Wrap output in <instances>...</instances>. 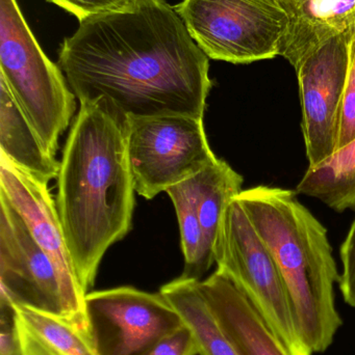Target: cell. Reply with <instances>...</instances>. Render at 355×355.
Listing matches in <instances>:
<instances>
[{"label":"cell","mask_w":355,"mask_h":355,"mask_svg":"<svg viewBox=\"0 0 355 355\" xmlns=\"http://www.w3.org/2000/svg\"><path fill=\"white\" fill-rule=\"evenodd\" d=\"M0 155L17 168L48 184L58 178L60 162L48 153L0 80Z\"/></svg>","instance_id":"9a60e30c"},{"label":"cell","mask_w":355,"mask_h":355,"mask_svg":"<svg viewBox=\"0 0 355 355\" xmlns=\"http://www.w3.org/2000/svg\"><path fill=\"white\" fill-rule=\"evenodd\" d=\"M143 355H198L195 338L187 327L177 329Z\"/></svg>","instance_id":"603a6c76"},{"label":"cell","mask_w":355,"mask_h":355,"mask_svg":"<svg viewBox=\"0 0 355 355\" xmlns=\"http://www.w3.org/2000/svg\"><path fill=\"white\" fill-rule=\"evenodd\" d=\"M354 25L319 46L296 69L310 166L337 151Z\"/></svg>","instance_id":"9c48e42d"},{"label":"cell","mask_w":355,"mask_h":355,"mask_svg":"<svg viewBox=\"0 0 355 355\" xmlns=\"http://www.w3.org/2000/svg\"><path fill=\"white\" fill-rule=\"evenodd\" d=\"M296 194L258 186L242 190L235 200L276 262L302 338L314 354H321L343 322L335 300L340 275L327 229Z\"/></svg>","instance_id":"3957f363"},{"label":"cell","mask_w":355,"mask_h":355,"mask_svg":"<svg viewBox=\"0 0 355 355\" xmlns=\"http://www.w3.org/2000/svg\"><path fill=\"white\" fill-rule=\"evenodd\" d=\"M0 194L8 200L24 221L33 239L56 265L66 292L75 322L91 334L85 295L75 275L62 223L48 184L17 168L0 155Z\"/></svg>","instance_id":"8fae6325"},{"label":"cell","mask_w":355,"mask_h":355,"mask_svg":"<svg viewBox=\"0 0 355 355\" xmlns=\"http://www.w3.org/2000/svg\"><path fill=\"white\" fill-rule=\"evenodd\" d=\"M70 12L79 21L95 15L126 10L138 0H47Z\"/></svg>","instance_id":"44dd1931"},{"label":"cell","mask_w":355,"mask_h":355,"mask_svg":"<svg viewBox=\"0 0 355 355\" xmlns=\"http://www.w3.org/2000/svg\"><path fill=\"white\" fill-rule=\"evenodd\" d=\"M219 327L241 355H289L245 294L216 270L198 282Z\"/></svg>","instance_id":"7c38bea8"},{"label":"cell","mask_w":355,"mask_h":355,"mask_svg":"<svg viewBox=\"0 0 355 355\" xmlns=\"http://www.w3.org/2000/svg\"><path fill=\"white\" fill-rule=\"evenodd\" d=\"M214 252L217 270L245 294L288 354L314 355L298 329L274 258L235 198L225 211Z\"/></svg>","instance_id":"5b68a950"},{"label":"cell","mask_w":355,"mask_h":355,"mask_svg":"<svg viewBox=\"0 0 355 355\" xmlns=\"http://www.w3.org/2000/svg\"><path fill=\"white\" fill-rule=\"evenodd\" d=\"M0 300L58 315L77 325L56 265L1 194Z\"/></svg>","instance_id":"30bf717a"},{"label":"cell","mask_w":355,"mask_h":355,"mask_svg":"<svg viewBox=\"0 0 355 355\" xmlns=\"http://www.w3.org/2000/svg\"><path fill=\"white\" fill-rule=\"evenodd\" d=\"M296 193L318 198L337 212L355 209V139L316 166H308Z\"/></svg>","instance_id":"ac0fdd59"},{"label":"cell","mask_w":355,"mask_h":355,"mask_svg":"<svg viewBox=\"0 0 355 355\" xmlns=\"http://www.w3.org/2000/svg\"><path fill=\"white\" fill-rule=\"evenodd\" d=\"M12 304L22 355H99L91 334L68 319Z\"/></svg>","instance_id":"5bb4252c"},{"label":"cell","mask_w":355,"mask_h":355,"mask_svg":"<svg viewBox=\"0 0 355 355\" xmlns=\"http://www.w3.org/2000/svg\"><path fill=\"white\" fill-rule=\"evenodd\" d=\"M355 139V23L350 42L349 68L342 107L337 150L345 147Z\"/></svg>","instance_id":"ffe728a7"},{"label":"cell","mask_w":355,"mask_h":355,"mask_svg":"<svg viewBox=\"0 0 355 355\" xmlns=\"http://www.w3.org/2000/svg\"><path fill=\"white\" fill-rule=\"evenodd\" d=\"M340 290L346 304L355 309V219L341 248Z\"/></svg>","instance_id":"7402d4cb"},{"label":"cell","mask_w":355,"mask_h":355,"mask_svg":"<svg viewBox=\"0 0 355 355\" xmlns=\"http://www.w3.org/2000/svg\"><path fill=\"white\" fill-rule=\"evenodd\" d=\"M1 319H0V355H22L13 304L0 302Z\"/></svg>","instance_id":"cb8c5ba5"},{"label":"cell","mask_w":355,"mask_h":355,"mask_svg":"<svg viewBox=\"0 0 355 355\" xmlns=\"http://www.w3.org/2000/svg\"><path fill=\"white\" fill-rule=\"evenodd\" d=\"M174 8L208 58L235 64L279 56L289 27L279 0H183Z\"/></svg>","instance_id":"8992f818"},{"label":"cell","mask_w":355,"mask_h":355,"mask_svg":"<svg viewBox=\"0 0 355 355\" xmlns=\"http://www.w3.org/2000/svg\"><path fill=\"white\" fill-rule=\"evenodd\" d=\"M187 182L206 246L215 257V243L223 216L231 200L241 193L243 177L218 158Z\"/></svg>","instance_id":"2e32d148"},{"label":"cell","mask_w":355,"mask_h":355,"mask_svg":"<svg viewBox=\"0 0 355 355\" xmlns=\"http://www.w3.org/2000/svg\"><path fill=\"white\" fill-rule=\"evenodd\" d=\"M127 133L129 119L104 102H81L60 162L56 208L85 294L108 248L133 227L135 189Z\"/></svg>","instance_id":"7a4b0ae2"},{"label":"cell","mask_w":355,"mask_h":355,"mask_svg":"<svg viewBox=\"0 0 355 355\" xmlns=\"http://www.w3.org/2000/svg\"><path fill=\"white\" fill-rule=\"evenodd\" d=\"M289 16V27L279 56L294 69L319 46L355 22V0H279Z\"/></svg>","instance_id":"4fadbf2b"},{"label":"cell","mask_w":355,"mask_h":355,"mask_svg":"<svg viewBox=\"0 0 355 355\" xmlns=\"http://www.w3.org/2000/svg\"><path fill=\"white\" fill-rule=\"evenodd\" d=\"M198 282L179 277L163 286L160 293L179 312L193 334L198 355H241L219 327L200 292Z\"/></svg>","instance_id":"e0dca14e"},{"label":"cell","mask_w":355,"mask_h":355,"mask_svg":"<svg viewBox=\"0 0 355 355\" xmlns=\"http://www.w3.org/2000/svg\"><path fill=\"white\" fill-rule=\"evenodd\" d=\"M58 64L79 103L102 101L126 119H204L213 85L210 58L165 0L79 21Z\"/></svg>","instance_id":"6da1fadb"},{"label":"cell","mask_w":355,"mask_h":355,"mask_svg":"<svg viewBox=\"0 0 355 355\" xmlns=\"http://www.w3.org/2000/svg\"><path fill=\"white\" fill-rule=\"evenodd\" d=\"M166 192L172 200L179 219L181 250L185 259L181 277L201 281L214 264L215 257L206 246L187 180L172 186Z\"/></svg>","instance_id":"d6986e66"},{"label":"cell","mask_w":355,"mask_h":355,"mask_svg":"<svg viewBox=\"0 0 355 355\" xmlns=\"http://www.w3.org/2000/svg\"><path fill=\"white\" fill-rule=\"evenodd\" d=\"M127 151L135 192L147 200L218 159L208 144L204 119L190 116L129 119Z\"/></svg>","instance_id":"52a82bcc"},{"label":"cell","mask_w":355,"mask_h":355,"mask_svg":"<svg viewBox=\"0 0 355 355\" xmlns=\"http://www.w3.org/2000/svg\"><path fill=\"white\" fill-rule=\"evenodd\" d=\"M0 80L46 151L56 156L74 116L76 96L40 47L16 0H0Z\"/></svg>","instance_id":"277c9868"},{"label":"cell","mask_w":355,"mask_h":355,"mask_svg":"<svg viewBox=\"0 0 355 355\" xmlns=\"http://www.w3.org/2000/svg\"><path fill=\"white\" fill-rule=\"evenodd\" d=\"M85 311L99 355H143L185 327L181 315L160 292L127 286L89 292Z\"/></svg>","instance_id":"ba28073f"}]
</instances>
